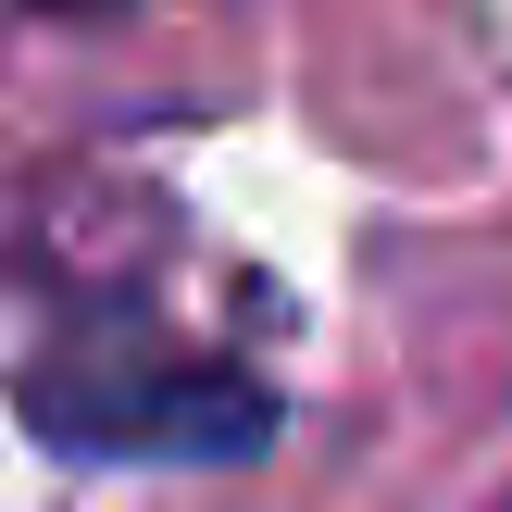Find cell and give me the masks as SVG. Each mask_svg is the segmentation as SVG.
Masks as SVG:
<instances>
[{
	"mask_svg": "<svg viewBox=\"0 0 512 512\" xmlns=\"http://www.w3.org/2000/svg\"><path fill=\"white\" fill-rule=\"evenodd\" d=\"M25 425L63 463H250L275 438V388L213 363H138V375H25Z\"/></svg>",
	"mask_w": 512,
	"mask_h": 512,
	"instance_id": "6da1fadb",
	"label": "cell"
},
{
	"mask_svg": "<svg viewBox=\"0 0 512 512\" xmlns=\"http://www.w3.org/2000/svg\"><path fill=\"white\" fill-rule=\"evenodd\" d=\"M25 13H100V0H25Z\"/></svg>",
	"mask_w": 512,
	"mask_h": 512,
	"instance_id": "7a4b0ae2",
	"label": "cell"
}]
</instances>
